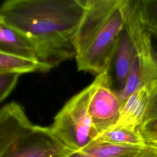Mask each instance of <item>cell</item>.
I'll list each match as a JSON object with an SVG mask.
<instances>
[{
    "label": "cell",
    "mask_w": 157,
    "mask_h": 157,
    "mask_svg": "<svg viewBox=\"0 0 157 157\" xmlns=\"http://www.w3.org/2000/svg\"><path fill=\"white\" fill-rule=\"evenodd\" d=\"M20 74H0V102L4 100L16 86Z\"/></svg>",
    "instance_id": "obj_17"
},
{
    "label": "cell",
    "mask_w": 157,
    "mask_h": 157,
    "mask_svg": "<svg viewBox=\"0 0 157 157\" xmlns=\"http://www.w3.org/2000/svg\"><path fill=\"white\" fill-rule=\"evenodd\" d=\"M93 83L72 96L54 118L49 128L67 148L77 151L98 136L88 112Z\"/></svg>",
    "instance_id": "obj_2"
},
{
    "label": "cell",
    "mask_w": 157,
    "mask_h": 157,
    "mask_svg": "<svg viewBox=\"0 0 157 157\" xmlns=\"http://www.w3.org/2000/svg\"><path fill=\"white\" fill-rule=\"evenodd\" d=\"M144 145H119L93 140L82 149L63 157H131Z\"/></svg>",
    "instance_id": "obj_11"
},
{
    "label": "cell",
    "mask_w": 157,
    "mask_h": 157,
    "mask_svg": "<svg viewBox=\"0 0 157 157\" xmlns=\"http://www.w3.org/2000/svg\"><path fill=\"white\" fill-rule=\"evenodd\" d=\"M33 124L23 108L10 102L0 109V157Z\"/></svg>",
    "instance_id": "obj_8"
},
{
    "label": "cell",
    "mask_w": 157,
    "mask_h": 157,
    "mask_svg": "<svg viewBox=\"0 0 157 157\" xmlns=\"http://www.w3.org/2000/svg\"><path fill=\"white\" fill-rule=\"evenodd\" d=\"M84 0H8L0 17L31 45L37 59L53 68L75 58L74 40Z\"/></svg>",
    "instance_id": "obj_1"
},
{
    "label": "cell",
    "mask_w": 157,
    "mask_h": 157,
    "mask_svg": "<svg viewBox=\"0 0 157 157\" xmlns=\"http://www.w3.org/2000/svg\"><path fill=\"white\" fill-rule=\"evenodd\" d=\"M121 0H84V11L74 40L76 56L120 5Z\"/></svg>",
    "instance_id": "obj_7"
},
{
    "label": "cell",
    "mask_w": 157,
    "mask_h": 157,
    "mask_svg": "<svg viewBox=\"0 0 157 157\" xmlns=\"http://www.w3.org/2000/svg\"><path fill=\"white\" fill-rule=\"evenodd\" d=\"M126 0L120 5L93 34L85 48L75 57L77 70L96 74L109 69L124 29Z\"/></svg>",
    "instance_id": "obj_3"
},
{
    "label": "cell",
    "mask_w": 157,
    "mask_h": 157,
    "mask_svg": "<svg viewBox=\"0 0 157 157\" xmlns=\"http://www.w3.org/2000/svg\"><path fill=\"white\" fill-rule=\"evenodd\" d=\"M148 85H143L129 96L120 110L115 126L138 128L145 115L150 98Z\"/></svg>",
    "instance_id": "obj_9"
},
{
    "label": "cell",
    "mask_w": 157,
    "mask_h": 157,
    "mask_svg": "<svg viewBox=\"0 0 157 157\" xmlns=\"http://www.w3.org/2000/svg\"><path fill=\"white\" fill-rule=\"evenodd\" d=\"M156 56H157V52L156 51Z\"/></svg>",
    "instance_id": "obj_20"
},
{
    "label": "cell",
    "mask_w": 157,
    "mask_h": 157,
    "mask_svg": "<svg viewBox=\"0 0 157 157\" xmlns=\"http://www.w3.org/2000/svg\"><path fill=\"white\" fill-rule=\"evenodd\" d=\"M71 152L54 136L49 126L33 124L2 157H63Z\"/></svg>",
    "instance_id": "obj_6"
},
{
    "label": "cell",
    "mask_w": 157,
    "mask_h": 157,
    "mask_svg": "<svg viewBox=\"0 0 157 157\" xmlns=\"http://www.w3.org/2000/svg\"><path fill=\"white\" fill-rule=\"evenodd\" d=\"M116 53L117 79L119 85L123 88L127 81L134 57L132 44L124 29L121 34Z\"/></svg>",
    "instance_id": "obj_13"
},
{
    "label": "cell",
    "mask_w": 157,
    "mask_h": 157,
    "mask_svg": "<svg viewBox=\"0 0 157 157\" xmlns=\"http://www.w3.org/2000/svg\"><path fill=\"white\" fill-rule=\"evenodd\" d=\"M101 142L119 145H142L147 142L138 128L114 126L98 134L94 139Z\"/></svg>",
    "instance_id": "obj_15"
},
{
    "label": "cell",
    "mask_w": 157,
    "mask_h": 157,
    "mask_svg": "<svg viewBox=\"0 0 157 157\" xmlns=\"http://www.w3.org/2000/svg\"><path fill=\"white\" fill-rule=\"evenodd\" d=\"M148 30L151 35L157 37V28H148Z\"/></svg>",
    "instance_id": "obj_19"
},
{
    "label": "cell",
    "mask_w": 157,
    "mask_h": 157,
    "mask_svg": "<svg viewBox=\"0 0 157 157\" xmlns=\"http://www.w3.org/2000/svg\"><path fill=\"white\" fill-rule=\"evenodd\" d=\"M150 98L138 129L147 143L157 145V81L148 85Z\"/></svg>",
    "instance_id": "obj_14"
},
{
    "label": "cell",
    "mask_w": 157,
    "mask_h": 157,
    "mask_svg": "<svg viewBox=\"0 0 157 157\" xmlns=\"http://www.w3.org/2000/svg\"><path fill=\"white\" fill-rule=\"evenodd\" d=\"M109 71L96 75L92 82L88 112L98 135L117 124L121 108L117 93L111 88Z\"/></svg>",
    "instance_id": "obj_5"
},
{
    "label": "cell",
    "mask_w": 157,
    "mask_h": 157,
    "mask_svg": "<svg viewBox=\"0 0 157 157\" xmlns=\"http://www.w3.org/2000/svg\"><path fill=\"white\" fill-rule=\"evenodd\" d=\"M53 67L38 60L31 59L0 51V74L47 72Z\"/></svg>",
    "instance_id": "obj_12"
},
{
    "label": "cell",
    "mask_w": 157,
    "mask_h": 157,
    "mask_svg": "<svg viewBox=\"0 0 157 157\" xmlns=\"http://www.w3.org/2000/svg\"><path fill=\"white\" fill-rule=\"evenodd\" d=\"M138 2L147 28H157V0H140Z\"/></svg>",
    "instance_id": "obj_16"
},
{
    "label": "cell",
    "mask_w": 157,
    "mask_h": 157,
    "mask_svg": "<svg viewBox=\"0 0 157 157\" xmlns=\"http://www.w3.org/2000/svg\"><path fill=\"white\" fill-rule=\"evenodd\" d=\"M0 51L20 57L38 60L34 48L29 42L1 17Z\"/></svg>",
    "instance_id": "obj_10"
},
{
    "label": "cell",
    "mask_w": 157,
    "mask_h": 157,
    "mask_svg": "<svg viewBox=\"0 0 157 157\" xmlns=\"http://www.w3.org/2000/svg\"><path fill=\"white\" fill-rule=\"evenodd\" d=\"M124 31L134 51L142 85L157 81V56L151 42V34L142 20L138 1L126 0Z\"/></svg>",
    "instance_id": "obj_4"
},
{
    "label": "cell",
    "mask_w": 157,
    "mask_h": 157,
    "mask_svg": "<svg viewBox=\"0 0 157 157\" xmlns=\"http://www.w3.org/2000/svg\"><path fill=\"white\" fill-rule=\"evenodd\" d=\"M131 157H157V145L146 143L136 155Z\"/></svg>",
    "instance_id": "obj_18"
}]
</instances>
